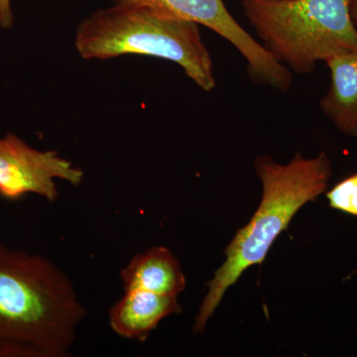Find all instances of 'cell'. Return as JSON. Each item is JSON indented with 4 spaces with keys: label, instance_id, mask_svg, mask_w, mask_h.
I'll list each match as a JSON object with an SVG mask.
<instances>
[{
    "label": "cell",
    "instance_id": "obj_1",
    "mask_svg": "<svg viewBox=\"0 0 357 357\" xmlns=\"http://www.w3.org/2000/svg\"><path fill=\"white\" fill-rule=\"evenodd\" d=\"M86 314L67 275L46 258L0 244V344L64 356Z\"/></svg>",
    "mask_w": 357,
    "mask_h": 357
},
{
    "label": "cell",
    "instance_id": "obj_2",
    "mask_svg": "<svg viewBox=\"0 0 357 357\" xmlns=\"http://www.w3.org/2000/svg\"><path fill=\"white\" fill-rule=\"evenodd\" d=\"M255 167L262 183L261 203L250 222L237 230L225 249L227 259L206 283L208 292L195 321L196 333L204 332L225 292L243 272L264 262L275 241L302 206L325 192L332 176V162L325 152L312 159L296 153L286 165L261 156L255 160Z\"/></svg>",
    "mask_w": 357,
    "mask_h": 357
},
{
    "label": "cell",
    "instance_id": "obj_3",
    "mask_svg": "<svg viewBox=\"0 0 357 357\" xmlns=\"http://www.w3.org/2000/svg\"><path fill=\"white\" fill-rule=\"evenodd\" d=\"M77 53L84 60H107L137 54L176 63L204 91L217 86L210 52L199 27L145 7L114 3L84 20L76 34Z\"/></svg>",
    "mask_w": 357,
    "mask_h": 357
},
{
    "label": "cell",
    "instance_id": "obj_4",
    "mask_svg": "<svg viewBox=\"0 0 357 357\" xmlns=\"http://www.w3.org/2000/svg\"><path fill=\"white\" fill-rule=\"evenodd\" d=\"M243 7L263 46L295 74L357 52L347 0H243Z\"/></svg>",
    "mask_w": 357,
    "mask_h": 357
},
{
    "label": "cell",
    "instance_id": "obj_5",
    "mask_svg": "<svg viewBox=\"0 0 357 357\" xmlns=\"http://www.w3.org/2000/svg\"><path fill=\"white\" fill-rule=\"evenodd\" d=\"M114 3L145 7L160 15L190 21L208 27L234 45L248 63L256 82L286 91L293 84V73L256 41L230 14L223 0H114Z\"/></svg>",
    "mask_w": 357,
    "mask_h": 357
},
{
    "label": "cell",
    "instance_id": "obj_6",
    "mask_svg": "<svg viewBox=\"0 0 357 357\" xmlns=\"http://www.w3.org/2000/svg\"><path fill=\"white\" fill-rule=\"evenodd\" d=\"M57 178L77 185L84 172L57 152L35 149L14 134L0 138V196L16 199L35 194L53 203Z\"/></svg>",
    "mask_w": 357,
    "mask_h": 357
},
{
    "label": "cell",
    "instance_id": "obj_7",
    "mask_svg": "<svg viewBox=\"0 0 357 357\" xmlns=\"http://www.w3.org/2000/svg\"><path fill=\"white\" fill-rule=\"evenodd\" d=\"M181 312L182 307L176 296L126 291L109 310V325L119 337L144 342L162 319Z\"/></svg>",
    "mask_w": 357,
    "mask_h": 357
},
{
    "label": "cell",
    "instance_id": "obj_8",
    "mask_svg": "<svg viewBox=\"0 0 357 357\" xmlns=\"http://www.w3.org/2000/svg\"><path fill=\"white\" fill-rule=\"evenodd\" d=\"M124 290H143L176 296L185 287V278L177 258L166 248H152L134 256L121 272Z\"/></svg>",
    "mask_w": 357,
    "mask_h": 357
},
{
    "label": "cell",
    "instance_id": "obj_9",
    "mask_svg": "<svg viewBox=\"0 0 357 357\" xmlns=\"http://www.w3.org/2000/svg\"><path fill=\"white\" fill-rule=\"evenodd\" d=\"M326 64L331 86L319 107L338 130L357 136V52L335 56Z\"/></svg>",
    "mask_w": 357,
    "mask_h": 357
},
{
    "label": "cell",
    "instance_id": "obj_10",
    "mask_svg": "<svg viewBox=\"0 0 357 357\" xmlns=\"http://www.w3.org/2000/svg\"><path fill=\"white\" fill-rule=\"evenodd\" d=\"M326 198L331 208L357 217V173L335 185Z\"/></svg>",
    "mask_w": 357,
    "mask_h": 357
},
{
    "label": "cell",
    "instance_id": "obj_11",
    "mask_svg": "<svg viewBox=\"0 0 357 357\" xmlns=\"http://www.w3.org/2000/svg\"><path fill=\"white\" fill-rule=\"evenodd\" d=\"M13 20L11 0H0V26L2 28H10Z\"/></svg>",
    "mask_w": 357,
    "mask_h": 357
},
{
    "label": "cell",
    "instance_id": "obj_12",
    "mask_svg": "<svg viewBox=\"0 0 357 357\" xmlns=\"http://www.w3.org/2000/svg\"><path fill=\"white\" fill-rule=\"evenodd\" d=\"M347 4L352 22L357 29V0H347Z\"/></svg>",
    "mask_w": 357,
    "mask_h": 357
},
{
    "label": "cell",
    "instance_id": "obj_13",
    "mask_svg": "<svg viewBox=\"0 0 357 357\" xmlns=\"http://www.w3.org/2000/svg\"><path fill=\"white\" fill-rule=\"evenodd\" d=\"M354 273H357V271H354V273H352V274H354Z\"/></svg>",
    "mask_w": 357,
    "mask_h": 357
}]
</instances>
